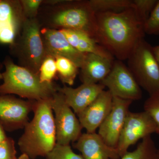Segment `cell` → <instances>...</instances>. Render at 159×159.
<instances>
[{"label": "cell", "mask_w": 159, "mask_h": 159, "mask_svg": "<svg viewBox=\"0 0 159 159\" xmlns=\"http://www.w3.org/2000/svg\"><path fill=\"white\" fill-rule=\"evenodd\" d=\"M99 83L107 88L113 97L132 101L142 98L140 86L122 61L115 60L108 75Z\"/></svg>", "instance_id": "cell-8"}, {"label": "cell", "mask_w": 159, "mask_h": 159, "mask_svg": "<svg viewBox=\"0 0 159 159\" xmlns=\"http://www.w3.org/2000/svg\"><path fill=\"white\" fill-rule=\"evenodd\" d=\"M25 19L20 1L0 0V43L14 44Z\"/></svg>", "instance_id": "cell-10"}, {"label": "cell", "mask_w": 159, "mask_h": 159, "mask_svg": "<svg viewBox=\"0 0 159 159\" xmlns=\"http://www.w3.org/2000/svg\"><path fill=\"white\" fill-rule=\"evenodd\" d=\"M152 48L143 39L127 59L129 70L139 85L149 96L159 91V65Z\"/></svg>", "instance_id": "cell-5"}, {"label": "cell", "mask_w": 159, "mask_h": 159, "mask_svg": "<svg viewBox=\"0 0 159 159\" xmlns=\"http://www.w3.org/2000/svg\"><path fill=\"white\" fill-rule=\"evenodd\" d=\"M105 88L100 83H82L77 88L65 85L58 87L57 91L63 94L67 104L77 115L90 105Z\"/></svg>", "instance_id": "cell-15"}, {"label": "cell", "mask_w": 159, "mask_h": 159, "mask_svg": "<svg viewBox=\"0 0 159 159\" xmlns=\"http://www.w3.org/2000/svg\"><path fill=\"white\" fill-rule=\"evenodd\" d=\"M17 159H31L27 155L25 154H22L18 158H17Z\"/></svg>", "instance_id": "cell-32"}, {"label": "cell", "mask_w": 159, "mask_h": 159, "mask_svg": "<svg viewBox=\"0 0 159 159\" xmlns=\"http://www.w3.org/2000/svg\"><path fill=\"white\" fill-rule=\"evenodd\" d=\"M57 74L55 58L49 54H46L39 70V76L43 82L51 83Z\"/></svg>", "instance_id": "cell-22"}, {"label": "cell", "mask_w": 159, "mask_h": 159, "mask_svg": "<svg viewBox=\"0 0 159 159\" xmlns=\"http://www.w3.org/2000/svg\"><path fill=\"white\" fill-rule=\"evenodd\" d=\"M144 109L153 119L156 126V133L159 134V91L149 96L145 101Z\"/></svg>", "instance_id": "cell-23"}, {"label": "cell", "mask_w": 159, "mask_h": 159, "mask_svg": "<svg viewBox=\"0 0 159 159\" xmlns=\"http://www.w3.org/2000/svg\"><path fill=\"white\" fill-rule=\"evenodd\" d=\"M74 147L84 159H119L116 148L107 145L96 133L82 134L75 142Z\"/></svg>", "instance_id": "cell-16"}, {"label": "cell", "mask_w": 159, "mask_h": 159, "mask_svg": "<svg viewBox=\"0 0 159 159\" xmlns=\"http://www.w3.org/2000/svg\"><path fill=\"white\" fill-rule=\"evenodd\" d=\"M60 31L73 47L84 54H94L115 60V57L94 38L83 31L67 29H61Z\"/></svg>", "instance_id": "cell-18"}, {"label": "cell", "mask_w": 159, "mask_h": 159, "mask_svg": "<svg viewBox=\"0 0 159 159\" xmlns=\"http://www.w3.org/2000/svg\"><path fill=\"white\" fill-rule=\"evenodd\" d=\"M95 14V39L115 58L122 61L127 60L145 34L144 23L135 9Z\"/></svg>", "instance_id": "cell-1"}, {"label": "cell", "mask_w": 159, "mask_h": 159, "mask_svg": "<svg viewBox=\"0 0 159 159\" xmlns=\"http://www.w3.org/2000/svg\"><path fill=\"white\" fill-rule=\"evenodd\" d=\"M89 2L95 13L119 12L133 8L132 0H91Z\"/></svg>", "instance_id": "cell-21"}, {"label": "cell", "mask_w": 159, "mask_h": 159, "mask_svg": "<svg viewBox=\"0 0 159 159\" xmlns=\"http://www.w3.org/2000/svg\"><path fill=\"white\" fill-rule=\"evenodd\" d=\"M46 54L51 56L66 57L81 68L85 59L86 54L74 48L60 30L44 28L41 29Z\"/></svg>", "instance_id": "cell-13"}, {"label": "cell", "mask_w": 159, "mask_h": 159, "mask_svg": "<svg viewBox=\"0 0 159 159\" xmlns=\"http://www.w3.org/2000/svg\"><path fill=\"white\" fill-rule=\"evenodd\" d=\"M133 8L135 10L139 19L145 23L156 5L157 0H133Z\"/></svg>", "instance_id": "cell-25"}, {"label": "cell", "mask_w": 159, "mask_h": 159, "mask_svg": "<svg viewBox=\"0 0 159 159\" xmlns=\"http://www.w3.org/2000/svg\"><path fill=\"white\" fill-rule=\"evenodd\" d=\"M51 98L35 101L33 118L25 125L18 142L22 153L31 159L46 157L56 145Z\"/></svg>", "instance_id": "cell-2"}, {"label": "cell", "mask_w": 159, "mask_h": 159, "mask_svg": "<svg viewBox=\"0 0 159 159\" xmlns=\"http://www.w3.org/2000/svg\"><path fill=\"white\" fill-rule=\"evenodd\" d=\"M158 155H159V149H158Z\"/></svg>", "instance_id": "cell-34"}, {"label": "cell", "mask_w": 159, "mask_h": 159, "mask_svg": "<svg viewBox=\"0 0 159 159\" xmlns=\"http://www.w3.org/2000/svg\"><path fill=\"white\" fill-rule=\"evenodd\" d=\"M132 102L113 97L111 110L99 126L98 133L106 144L110 147L116 148Z\"/></svg>", "instance_id": "cell-12"}, {"label": "cell", "mask_w": 159, "mask_h": 159, "mask_svg": "<svg viewBox=\"0 0 159 159\" xmlns=\"http://www.w3.org/2000/svg\"><path fill=\"white\" fill-rule=\"evenodd\" d=\"M152 51L159 65V45L152 47Z\"/></svg>", "instance_id": "cell-31"}, {"label": "cell", "mask_w": 159, "mask_h": 159, "mask_svg": "<svg viewBox=\"0 0 159 159\" xmlns=\"http://www.w3.org/2000/svg\"><path fill=\"white\" fill-rule=\"evenodd\" d=\"M156 132L155 123L148 113L145 111L129 112L116 147L119 156L122 157L130 146L139 140L151 136Z\"/></svg>", "instance_id": "cell-9"}, {"label": "cell", "mask_w": 159, "mask_h": 159, "mask_svg": "<svg viewBox=\"0 0 159 159\" xmlns=\"http://www.w3.org/2000/svg\"><path fill=\"white\" fill-rule=\"evenodd\" d=\"M54 57L56 61L57 74L61 81L65 84L73 85L78 74L79 68L70 60L66 57L59 56Z\"/></svg>", "instance_id": "cell-20"}, {"label": "cell", "mask_w": 159, "mask_h": 159, "mask_svg": "<svg viewBox=\"0 0 159 159\" xmlns=\"http://www.w3.org/2000/svg\"><path fill=\"white\" fill-rule=\"evenodd\" d=\"M3 65H2V64L0 63V70H1V69H2V67ZM3 79V76H2V73H1L0 72V80H2Z\"/></svg>", "instance_id": "cell-33"}, {"label": "cell", "mask_w": 159, "mask_h": 159, "mask_svg": "<svg viewBox=\"0 0 159 159\" xmlns=\"http://www.w3.org/2000/svg\"><path fill=\"white\" fill-rule=\"evenodd\" d=\"M7 138L5 128L3 127L2 124L0 122V143L5 141Z\"/></svg>", "instance_id": "cell-29"}, {"label": "cell", "mask_w": 159, "mask_h": 159, "mask_svg": "<svg viewBox=\"0 0 159 159\" xmlns=\"http://www.w3.org/2000/svg\"><path fill=\"white\" fill-rule=\"evenodd\" d=\"M10 48L11 54L17 56L22 66L39 74L46 52L40 26L36 18L26 19L19 37Z\"/></svg>", "instance_id": "cell-4"}, {"label": "cell", "mask_w": 159, "mask_h": 159, "mask_svg": "<svg viewBox=\"0 0 159 159\" xmlns=\"http://www.w3.org/2000/svg\"><path fill=\"white\" fill-rule=\"evenodd\" d=\"M119 159H159L158 149L149 136L142 139L135 149L127 151Z\"/></svg>", "instance_id": "cell-19"}, {"label": "cell", "mask_w": 159, "mask_h": 159, "mask_svg": "<svg viewBox=\"0 0 159 159\" xmlns=\"http://www.w3.org/2000/svg\"><path fill=\"white\" fill-rule=\"evenodd\" d=\"M45 157L46 159H84L81 155L74 152L70 145L57 144Z\"/></svg>", "instance_id": "cell-24"}, {"label": "cell", "mask_w": 159, "mask_h": 159, "mask_svg": "<svg viewBox=\"0 0 159 159\" xmlns=\"http://www.w3.org/2000/svg\"><path fill=\"white\" fill-rule=\"evenodd\" d=\"M69 1H63V0H50L45 1V3L51 5H55L56 4H63L68 2Z\"/></svg>", "instance_id": "cell-30"}, {"label": "cell", "mask_w": 159, "mask_h": 159, "mask_svg": "<svg viewBox=\"0 0 159 159\" xmlns=\"http://www.w3.org/2000/svg\"><path fill=\"white\" fill-rule=\"evenodd\" d=\"M144 31L145 34H159V1L144 23Z\"/></svg>", "instance_id": "cell-26"}, {"label": "cell", "mask_w": 159, "mask_h": 159, "mask_svg": "<svg viewBox=\"0 0 159 159\" xmlns=\"http://www.w3.org/2000/svg\"><path fill=\"white\" fill-rule=\"evenodd\" d=\"M23 13L26 19L36 18L38 11L41 4L43 2L42 0H21Z\"/></svg>", "instance_id": "cell-27"}, {"label": "cell", "mask_w": 159, "mask_h": 159, "mask_svg": "<svg viewBox=\"0 0 159 159\" xmlns=\"http://www.w3.org/2000/svg\"><path fill=\"white\" fill-rule=\"evenodd\" d=\"M51 105L54 115L56 144L67 145L76 142L82 134L83 128L61 93L57 91L54 94Z\"/></svg>", "instance_id": "cell-6"}, {"label": "cell", "mask_w": 159, "mask_h": 159, "mask_svg": "<svg viewBox=\"0 0 159 159\" xmlns=\"http://www.w3.org/2000/svg\"><path fill=\"white\" fill-rule=\"evenodd\" d=\"M0 159H17L14 140L11 138L0 143Z\"/></svg>", "instance_id": "cell-28"}, {"label": "cell", "mask_w": 159, "mask_h": 159, "mask_svg": "<svg viewBox=\"0 0 159 159\" xmlns=\"http://www.w3.org/2000/svg\"><path fill=\"white\" fill-rule=\"evenodd\" d=\"M68 3V6L53 18L55 25L61 29L83 31L95 38L96 29V14L88 2ZM95 39V38H94Z\"/></svg>", "instance_id": "cell-7"}, {"label": "cell", "mask_w": 159, "mask_h": 159, "mask_svg": "<svg viewBox=\"0 0 159 159\" xmlns=\"http://www.w3.org/2000/svg\"><path fill=\"white\" fill-rule=\"evenodd\" d=\"M114 60L98 54H86L80 69V79L82 83H99L110 72Z\"/></svg>", "instance_id": "cell-17"}, {"label": "cell", "mask_w": 159, "mask_h": 159, "mask_svg": "<svg viewBox=\"0 0 159 159\" xmlns=\"http://www.w3.org/2000/svg\"><path fill=\"white\" fill-rule=\"evenodd\" d=\"M35 101H25L11 95H0V122L5 130L24 128Z\"/></svg>", "instance_id": "cell-11"}, {"label": "cell", "mask_w": 159, "mask_h": 159, "mask_svg": "<svg viewBox=\"0 0 159 159\" xmlns=\"http://www.w3.org/2000/svg\"><path fill=\"white\" fill-rule=\"evenodd\" d=\"M112 100L110 91L104 90L90 105L77 115L81 126L87 132L96 133L110 112Z\"/></svg>", "instance_id": "cell-14"}, {"label": "cell", "mask_w": 159, "mask_h": 159, "mask_svg": "<svg viewBox=\"0 0 159 159\" xmlns=\"http://www.w3.org/2000/svg\"><path fill=\"white\" fill-rule=\"evenodd\" d=\"M5 70L0 84V95L14 94L29 100L39 101L52 98L58 87L53 82H42L39 74L15 64L9 56L4 60Z\"/></svg>", "instance_id": "cell-3"}]
</instances>
